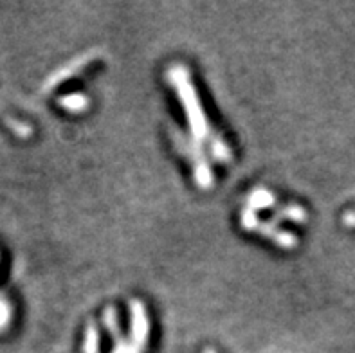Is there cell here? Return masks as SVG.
<instances>
[{
	"label": "cell",
	"instance_id": "6",
	"mask_svg": "<svg viewBox=\"0 0 355 353\" xmlns=\"http://www.w3.org/2000/svg\"><path fill=\"white\" fill-rule=\"evenodd\" d=\"M276 206V197L270 191L263 188H258L248 197V209L254 211L258 209H269V207Z\"/></svg>",
	"mask_w": 355,
	"mask_h": 353
},
{
	"label": "cell",
	"instance_id": "10",
	"mask_svg": "<svg viewBox=\"0 0 355 353\" xmlns=\"http://www.w3.org/2000/svg\"><path fill=\"white\" fill-rule=\"evenodd\" d=\"M83 352L98 353L99 352V332L94 322H90L85 332V341H83Z\"/></svg>",
	"mask_w": 355,
	"mask_h": 353
},
{
	"label": "cell",
	"instance_id": "7",
	"mask_svg": "<svg viewBox=\"0 0 355 353\" xmlns=\"http://www.w3.org/2000/svg\"><path fill=\"white\" fill-rule=\"evenodd\" d=\"M58 103L60 107H63L65 110H69V112H83V110L89 108V98L80 94V92H76V94L62 96V98L58 99Z\"/></svg>",
	"mask_w": 355,
	"mask_h": 353
},
{
	"label": "cell",
	"instance_id": "4",
	"mask_svg": "<svg viewBox=\"0 0 355 353\" xmlns=\"http://www.w3.org/2000/svg\"><path fill=\"white\" fill-rule=\"evenodd\" d=\"M92 56H94V53L85 54V56H80V58L74 60V62L67 63V65H63V67L60 69V71L54 72L53 76H51L49 80H47V83H45V87H44V92H49V90L53 89V87L60 85L62 81L69 80V78H72V76H76V74L81 71V69L87 67V65H89L90 62H92Z\"/></svg>",
	"mask_w": 355,
	"mask_h": 353
},
{
	"label": "cell",
	"instance_id": "11",
	"mask_svg": "<svg viewBox=\"0 0 355 353\" xmlns=\"http://www.w3.org/2000/svg\"><path fill=\"white\" fill-rule=\"evenodd\" d=\"M103 322L107 330L110 332V336L116 341L121 339V330H119V321H117V312L114 307H108L103 313Z\"/></svg>",
	"mask_w": 355,
	"mask_h": 353
},
{
	"label": "cell",
	"instance_id": "2",
	"mask_svg": "<svg viewBox=\"0 0 355 353\" xmlns=\"http://www.w3.org/2000/svg\"><path fill=\"white\" fill-rule=\"evenodd\" d=\"M171 135L175 139L177 146L186 157H189V161L193 164V177L195 184L198 188L209 189L213 186V173L211 168H209V162L206 161L202 150H200V144L195 143L193 139H188L180 134L179 130H171Z\"/></svg>",
	"mask_w": 355,
	"mask_h": 353
},
{
	"label": "cell",
	"instance_id": "1",
	"mask_svg": "<svg viewBox=\"0 0 355 353\" xmlns=\"http://www.w3.org/2000/svg\"><path fill=\"white\" fill-rule=\"evenodd\" d=\"M166 76L168 81H171V85L175 87L180 103L184 107L189 128H191V134H193V141L195 143H200L204 139L209 141V137L215 132H211V128H209V123H207V117L202 110V105L198 101L193 83L189 80L188 69L184 65H173V67L168 69Z\"/></svg>",
	"mask_w": 355,
	"mask_h": 353
},
{
	"label": "cell",
	"instance_id": "9",
	"mask_svg": "<svg viewBox=\"0 0 355 353\" xmlns=\"http://www.w3.org/2000/svg\"><path fill=\"white\" fill-rule=\"evenodd\" d=\"M276 220H291V222H296V224H303L306 220V213L302 206H285L282 209L276 211Z\"/></svg>",
	"mask_w": 355,
	"mask_h": 353
},
{
	"label": "cell",
	"instance_id": "14",
	"mask_svg": "<svg viewBox=\"0 0 355 353\" xmlns=\"http://www.w3.org/2000/svg\"><path fill=\"white\" fill-rule=\"evenodd\" d=\"M204 353H215V352H213V350H206V352H204Z\"/></svg>",
	"mask_w": 355,
	"mask_h": 353
},
{
	"label": "cell",
	"instance_id": "8",
	"mask_svg": "<svg viewBox=\"0 0 355 353\" xmlns=\"http://www.w3.org/2000/svg\"><path fill=\"white\" fill-rule=\"evenodd\" d=\"M209 152H211L213 159L218 162H230L231 161V150L230 146L224 143V139L220 135L213 134L209 137Z\"/></svg>",
	"mask_w": 355,
	"mask_h": 353
},
{
	"label": "cell",
	"instance_id": "5",
	"mask_svg": "<svg viewBox=\"0 0 355 353\" xmlns=\"http://www.w3.org/2000/svg\"><path fill=\"white\" fill-rule=\"evenodd\" d=\"M252 231L263 234V236L267 238H272L282 249H294L297 243L294 234L287 233V231H282V229L276 227V224H272V222H260V220H258L257 225L252 227Z\"/></svg>",
	"mask_w": 355,
	"mask_h": 353
},
{
	"label": "cell",
	"instance_id": "3",
	"mask_svg": "<svg viewBox=\"0 0 355 353\" xmlns=\"http://www.w3.org/2000/svg\"><path fill=\"white\" fill-rule=\"evenodd\" d=\"M130 313H132V345L130 353H143L146 339H148V316L144 310V304L141 301H132L130 304Z\"/></svg>",
	"mask_w": 355,
	"mask_h": 353
},
{
	"label": "cell",
	"instance_id": "13",
	"mask_svg": "<svg viewBox=\"0 0 355 353\" xmlns=\"http://www.w3.org/2000/svg\"><path fill=\"white\" fill-rule=\"evenodd\" d=\"M345 225H348V227H355V211H350V213L345 215Z\"/></svg>",
	"mask_w": 355,
	"mask_h": 353
},
{
	"label": "cell",
	"instance_id": "12",
	"mask_svg": "<svg viewBox=\"0 0 355 353\" xmlns=\"http://www.w3.org/2000/svg\"><path fill=\"white\" fill-rule=\"evenodd\" d=\"M9 316H11V309H9L8 301L0 298V328H4L8 325Z\"/></svg>",
	"mask_w": 355,
	"mask_h": 353
}]
</instances>
